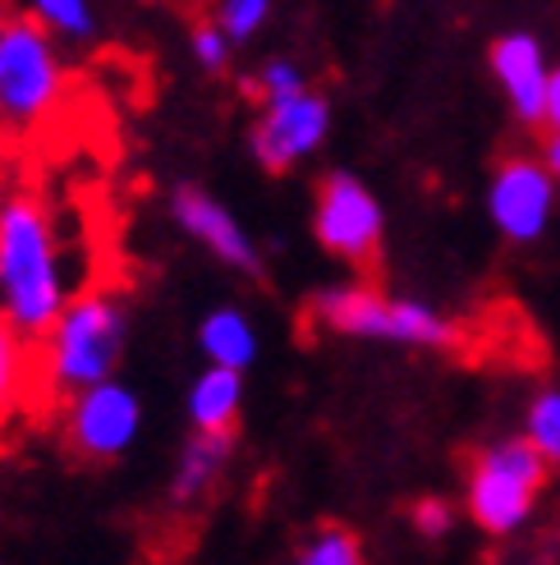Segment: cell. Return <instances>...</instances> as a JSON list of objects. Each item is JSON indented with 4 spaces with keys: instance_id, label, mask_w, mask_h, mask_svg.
<instances>
[{
    "instance_id": "obj_1",
    "label": "cell",
    "mask_w": 560,
    "mask_h": 565,
    "mask_svg": "<svg viewBox=\"0 0 560 565\" xmlns=\"http://www.w3.org/2000/svg\"><path fill=\"white\" fill-rule=\"evenodd\" d=\"M69 280L55 221L37 193H14L0 203V313L28 341H42L65 313Z\"/></svg>"
},
{
    "instance_id": "obj_12",
    "label": "cell",
    "mask_w": 560,
    "mask_h": 565,
    "mask_svg": "<svg viewBox=\"0 0 560 565\" xmlns=\"http://www.w3.org/2000/svg\"><path fill=\"white\" fill-rule=\"evenodd\" d=\"M230 456H235V433H198L184 441L180 460H175V473H171V505H193L203 501L220 478L230 469Z\"/></svg>"
},
{
    "instance_id": "obj_20",
    "label": "cell",
    "mask_w": 560,
    "mask_h": 565,
    "mask_svg": "<svg viewBox=\"0 0 560 565\" xmlns=\"http://www.w3.org/2000/svg\"><path fill=\"white\" fill-rule=\"evenodd\" d=\"M303 88H308V78H303V70H299L294 61H271V65H262V74H258L262 102H271V97H294V93H303Z\"/></svg>"
},
{
    "instance_id": "obj_21",
    "label": "cell",
    "mask_w": 560,
    "mask_h": 565,
    "mask_svg": "<svg viewBox=\"0 0 560 565\" xmlns=\"http://www.w3.org/2000/svg\"><path fill=\"white\" fill-rule=\"evenodd\" d=\"M193 55H198L203 70H226L230 61V38L220 23H198L193 28Z\"/></svg>"
},
{
    "instance_id": "obj_7",
    "label": "cell",
    "mask_w": 560,
    "mask_h": 565,
    "mask_svg": "<svg viewBox=\"0 0 560 565\" xmlns=\"http://www.w3.org/2000/svg\"><path fill=\"white\" fill-rule=\"evenodd\" d=\"M65 446L78 460H116L138 441L143 428V401L116 377L83 386L65 401Z\"/></svg>"
},
{
    "instance_id": "obj_16",
    "label": "cell",
    "mask_w": 560,
    "mask_h": 565,
    "mask_svg": "<svg viewBox=\"0 0 560 565\" xmlns=\"http://www.w3.org/2000/svg\"><path fill=\"white\" fill-rule=\"evenodd\" d=\"M294 565H368L358 533L345 524H322L313 539L294 552Z\"/></svg>"
},
{
    "instance_id": "obj_11",
    "label": "cell",
    "mask_w": 560,
    "mask_h": 565,
    "mask_svg": "<svg viewBox=\"0 0 560 565\" xmlns=\"http://www.w3.org/2000/svg\"><path fill=\"white\" fill-rule=\"evenodd\" d=\"M487 65L506 93L510 110L519 116V125H542V110H547V78L551 65L542 55V42L534 33H506L487 46Z\"/></svg>"
},
{
    "instance_id": "obj_19",
    "label": "cell",
    "mask_w": 560,
    "mask_h": 565,
    "mask_svg": "<svg viewBox=\"0 0 560 565\" xmlns=\"http://www.w3.org/2000/svg\"><path fill=\"white\" fill-rule=\"evenodd\" d=\"M267 14H271V0H220L216 23L226 28V38H230V42H244V38H254V33H258Z\"/></svg>"
},
{
    "instance_id": "obj_10",
    "label": "cell",
    "mask_w": 560,
    "mask_h": 565,
    "mask_svg": "<svg viewBox=\"0 0 560 565\" xmlns=\"http://www.w3.org/2000/svg\"><path fill=\"white\" fill-rule=\"evenodd\" d=\"M171 216L175 225L189 235V239H198L216 263H226L244 276H258L262 271V253L254 244V235L239 225V216L226 207V203H216V198L207 189H193V184H180L171 193Z\"/></svg>"
},
{
    "instance_id": "obj_8",
    "label": "cell",
    "mask_w": 560,
    "mask_h": 565,
    "mask_svg": "<svg viewBox=\"0 0 560 565\" xmlns=\"http://www.w3.org/2000/svg\"><path fill=\"white\" fill-rule=\"evenodd\" d=\"M556 212V175L542 157H506L487 184V216L510 244H534L547 235Z\"/></svg>"
},
{
    "instance_id": "obj_5",
    "label": "cell",
    "mask_w": 560,
    "mask_h": 565,
    "mask_svg": "<svg viewBox=\"0 0 560 565\" xmlns=\"http://www.w3.org/2000/svg\"><path fill=\"white\" fill-rule=\"evenodd\" d=\"M42 19H0V120L14 129H37L55 116L65 97V70Z\"/></svg>"
},
{
    "instance_id": "obj_4",
    "label": "cell",
    "mask_w": 560,
    "mask_h": 565,
    "mask_svg": "<svg viewBox=\"0 0 560 565\" xmlns=\"http://www.w3.org/2000/svg\"><path fill=\"white\" fill-rule=\"evenodd\" d=\"M551 460L528 437H500L473 456L464 473V511L492 539H506L538 511Z\"/></svg>"
},
{
    "instance_id": "obj_14",
    "label": "cell",
    "mask_w": 560,
    "mask_h": 565,
    "mask_svg": "<svg viewBox=\"0 0 560 565\" xmlns=\"http://www.w3.org/2000/svg\"><path fill=\"white\" fill-rule=\"evenodd\" d=\"M198 350L207 363H220V369H239L248 373L258 359V327L248 322L244 308L220 303L198 322Z\"/></svg>"
},
{
    "instance_id": "obj_18",
    "label": "cell",
    "mask_w": 560,
    "mask_h": 565,
    "mask_svg": "<svg viewBox=\"0 0 560 565\" xmlns=\"http://www.w3.org/2000/svg\"><path fill=\"white\" fill-rule=\"evenodd\" d=\"M33 14L61 38H93L97 33L88 0H33Z\"/></svg>"
},
{
    "instance_id": "obj_24",
    "label": "cell",
    "mask_w": 560,
    "mask_h": 565,
    "mask_svg": "<svg viewBox=\"0 0 560 565\" xmlns=\"http://www.w3.org/2000/svg\"><path fill=\"white\" fill-rule=\"evenodd\" d=\"M542 161L551 166V175L560 180V129H547V148H542Z\"/></svg>"
},
{
    "instance_id": "obj_3",
    "label": "cell",
    "mask_w": 560,
    "mask_h": 565,
    "mask_svg": "<svg viewBox=\"0 0 560 565\" xmlns=\"http://www.w3.org/2000/svg\"><path fill=\"white\" fill-rule=\"evenodd\" d=\"M313 327L349 341H390L409 350H451L460 327L423 299H396L377 286H331L308 308Z\"/></svg>"
},
{
    "instance_id": "obj_23",
    "label": "cell",
    "mask_w": 560,
    "mask_h": 565,
    "mask_svg": "<svg viewBox=\"0 0 560 565\" xmlns=\"http://www.w3.org/2000/svg\"><path fill=\"white\" fill-rule=\"evenodd\" d=\"M542 129H560V65L547 78V110H542Z\"/></svg>"
},
{
    "instance_id": "obj_15",
    "label": "cell",
    "mask_w": 560,
    "mask_h": 565,
    "mask_svg": "<svg viewBox=\"0 0 560 565\" xmlns=\"http://www.w3.org/2000/svg\"><path fill=\"white\" fill-rule=\"evenodd\" d=\"M33 377H37V341H28V335L0 313V433H6V423L19 409Z\"/></svg>"
},
{
    "instance_id": "obj_22",
    "label": "cell",
    "mask_w": 560,
    "mask_h": 565,
    "mask_svg": "<svg viewBox=\"0 0 560 565\" xmlns=\"http://www.w3.org/2000/svg\"><path fill=\"white\" fill-rule=\"evenodd\" d=\"M409 520H413V529L423 533V539H441V533L451 529L455 511H451V501H445V497H418L409 505Z\"/></svg>"
},
{
    "instance_id": "obj_6",
    "label": "cell",
    "mask_w": 560,
    "mask_h": 565,
    "mask_svg": "<svg viewBox=\"0 0 560 565\" xmlns=\"http://www.w3.org/2000/svg\"><path fill=\"white\" fill-rule=\"evenodd\" d=\"M313 235L317 244L358 271L377 267L381 258V235H386V216L377 193L349 171H331L317 184V203H313Z\"/></svg>"
},
{
    "instance_id": "obj_9",
    "label": "cell",
    "mask_w": 560,
    "mask_h": 565,
    "mask_svg": "<svg viewBox=\"0 0 560 565\" xmlns=\"http://www.w3.org/2000/svg\"><path fill=\"white\" fill-rule=\"evenodd\" d=\"M326 129H331V106L322 93L303 88L294 97H271L262 106V116L254 125V157L262 171L271 175H286L290 166H299L303 157H313L326 143Z\"/></svg>"
},
{
    "instance_id": "obj_13",
    "label": "cell",
    "mask_w": 560,
    "mask_h": 565,
    "mask_svg": "<svg viewBox=\"0 0 560 565\" xmlns=\"http://www.w3.org/2000/svg\"><path fill=\"white\" fill-rule=\"evenodd\" d=\"M184 409H189V423L198 433H235L239 409H244V373L207 363L203 377L189 386Z\"/></svg>"
},
{
    "instance_id": "obj_2",
    "label": "cell",
    "mask_w": 560,
    "mask_h": 565,
    "mask_svg": "<svg viewBox=\"0 0 560 565\" xmlns=\"http://www.w3.org/2000/svg\"><path fill=\"white\" fill-rule=\"evenodd\" d=\"M129 341V313L110 290H88L65 303V313L51 322L37 341V377L55 395H69L83 386H97L116 377Z\"/></svg>"
},
{
    "instance_id": "obj_17",
    "label": "cell",
    "mask_w": 560,
    "mask_h": 565,
    "mask_svg": "<svg viewBox=\"0 0 560 565\" xmlns=\"http://www.w3.org/2000/svg\"><path fill=\"white\" fill-rule=\"evenodd\" d=\"M524 437L534 441L551 465H560V386H547L528 401L524 414Z\"/></svg>"
}]
</instances>
